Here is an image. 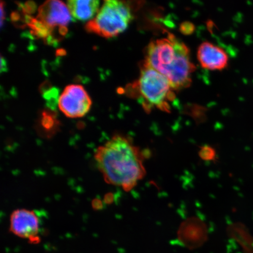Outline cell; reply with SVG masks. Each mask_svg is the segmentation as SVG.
<instances>
[{
  "label": "cell",
  "mask_w": 253,
  "mask_h": 253,
  "mask_svg": "<svg viewBox=\"0 0 253 253\" xmlns=\"http://www.w3.org/2000/svg\"><path fill=\"white\" fill-rule=\"evenodd\" d=\"M4 5H3V2H1V27H2L3 22H4Z\"/></svg>",
  "instance_id": "12"
},
{
  "label": "cell",
  "mask_w": 253,
  "mask_h": 253,
  "mask_svg": "<svg viewBox=\"0 0 253 253\" xmlns=\"http://www.w3.org/2000/svg\"><path fill=\"white\" fill-rule=\"evenodd\" d=\"M7 64L3 56H1V72H4L7 71Z\"/></svg>",
  "instance_id": "11"
},
{
  "label": "cell",
  "mask_w": 253,
  "mask_h": 253,
  "mask_svg": "<svg viewBox=\"0 0 253 253\" xmlns=\"http://www.w3.org/2000/svg\"><path fill=\"white\" fill-rule=\"evenodd\" d=\"M53 32L58 28L62 34L66 33L71 21V12L67 5L58 0H51L41 5L36 17Z\"/></svg>",
  "instance_id": "6"
},
{
  "label": "cell",
  "mask_w": 253,
  "mask_h": 253,
  "mask_svg": "<svg viewBox=\"0 0 253 253\" xmlns=\"http://www.w3.org/2000/svg\"><path fill=\"white\" fill-rule=\"evenodd\" d=\"M131 87L136 91L145 111L157 109L169 112L170 103L175 98L173 88L164 76L145 61L141 65L138 81Z\"/></svg>",
  "instance_id": "3"
},
{
  "label": "cell",
  "mask_w": 253,
  "mask_h": 253,
  "mask_svg": "<svg viewBox=\"0 0 253 253\" xmlns=\"http://www.w3.org/2000/svg\"><path fill=\"white\" fill-rule=\"evenodd\" d=\"M145 62L169 82L174 90L191 84L195 66L191 61L185 44L171 34L151 41L146 48Z\"/></svg>",
  "instance_id": "2"
},
{
  "label": "cell",
  "mask_w": 253,
  "mask_h": 253,
  "mask_svg": "<svg viewBox=\"0 0 253 253\" xmlns=\"http://www.w3.org/2000/svg\"><path fill=\"white\" fill-rule=\"evenodd\" d=\"M97 0H70L67 6L72 17L81 21L91 20L99 11Z\"/></svg>",
  "instance_id": "9"
},
{
  "label": "cell",
  "mask_w": 253,
  "mask_h": 253,
  "mask_svg": "<svg viewBox=\"0 0 253 253\" xmlns=\"http://www.w3.org/2000/svg\"><path fill=\"white\" fill-rule=\"evenodd\" d=\"M9 223V230L14 235L29 239L33 243L39 242V219L34 211L25 209L14 211L11 214Z\"/></svg>",
  "instance_id": "7"
},
{
  "label": "cell",
  "mask_w": 253,
  "mask_h": 253,
  "mask_svg": "<svg viewBox=\"0 0 253 253\" xmlns=\"http://www.w3.org/2000/svg\"><path fill=\"white\" fill-rule=\"evenodd\" d=\"M132 19L130 6L125 1L109 0L92 20L86 25V30L100 37L110 39L124 32Z\"/></svg>",
  "instance_id": "4"
},
{
  "label": "cell",
  "mask_w": 253,
  "mask_h": 253,
  "mask_svg": "<svg viewBox=\"0 0 253 253\" xmlns=\"http://www.w3.org/2000/svg\"><path fill=\"white\" fill-rule=\"evenodd\" d=\"M91 100L84 89L79 84H70L63 91L58 100L60 110L69 118H79L89 112Z\"/></svg>",
  "instance_id": "5"
},
{
  "label": "cell",
  "mask_w": 253,
  "mask_h": 253,
  "mask_svg": "<svg viewBox=\"0 0 253 253\" xmlns=\"http://www.w3.org/2000/svg\"><path fill=\"white\" fill-rule=\"evenodd\" d=\"M143 156L140 148L127 137L116 134L97 148L94 158L107 183L129 192L146 173Z\"/></svg>",
  "instance_id": "1"
},
{
  "label": "cell",
  "mask_w": 253,
  "mask_h": 253,
  "mask_svg": "<svg viewBox=\"0 0 253 253\" xmlns=\"http://www.w3.org/2000/svg\"><path fill=\"white\" fill-rule=\"evenodd\" d=\"M198 59L202 68L211 71H221L229 63V57L223 49L213 43L204 42L198 49Z\"/></svg>",
  "instance_id": "8"
},
{
  "label": "cell",
  "mask_w": 253,
  "mask_h": 253,
  "mask_svg": "<svg viewBox=\"0 0 253 253\" xmlns=\"http://www.w3.org/2000/svg\"><path fill=\"white\" fill-rule=\"evenodd\" d=\"M199 157L205 161H213L216 159V151L210 145H204L199 152Z\"/></svg>",
  "instance_id": "10"
}]
</instances>
